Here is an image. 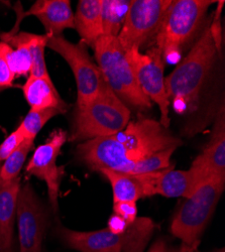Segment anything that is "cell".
I'll use <instances>...</instances> for the list:
<instances>
[{"instance_id": "20", "label": "cell", "mask_w": 225, "mask_h": 252, "mask_svg": "<svg viewBox=\"0 0 225 252\" xmlns=\"http://www.w3.org/2000/svg\"><path fill=\"white\" fill-rule=\"evenodd\" d=\"M131 2L132 0H101L102 30L104 36L117 37Z\"/></svg>"}, {"instance_id": "7", "label": "cell", "mask_w": 225, "mask_h": 252, "mask_svg": "<svg viewBox=\"0 0 225 252\" xmlns=\"http://www.w3.org/2000/svg\"><path fill=\"white\" fill-rule=\"evenodd\" d=\"M224 188L225 177H211L202 182L179 208L173 218L170 231L184 245L197 247Z\"/></svg>"}, {"instance_id": "13", "label": "cell", "mask_w": 225, "mask_h": 252, "mask_svg": "<svg viewBox=\"0 0 225 252\" xmlns=\"http://www.w3.org/2000/svg\"><path fill=\"white\" fill-rule=\"evenodd\" d=\"M146 197L161 195L167 198H188L196 188L204 182L192 169L176 171L174 165L169 169L149 174H140Z\"/></svg>"}, {"instance_id": "27", "label": "cell", "mask_w": 225, "mask_h": 252, "mask_svg": "<svg viewBox=\"0 0 225 252\" xmlns=\"http://www.w3.org/2000/svg\"><path fill=\"white\" fill-rule=\"evenodd\" d=\"M191 247L182 244L180 247L170 245L165 239H158L148 250V252H187Z\"/></svg>"}, {"instance_id": "15", "label": "cell", "mask_w": 225, "mask_h": 252, "mask_svg": "<svg viewBox=\"0 0 225 252\" xmlns=\"http://www.w3.org/2000/svg\"><path fill=\"white\" fill-rule=\"evenodd\" d=\"M25 15L36 16L50 36L62 35L68 29L75 30L74 13L69 0H39Z\"/></svg>"}, {"instance_id": "10", "label": "cell", "mask_w": 225, "mask_h": 252, "mask_svg": "<svg viewBox=\"0 0 225 252\" xmlns=\"http://www.w3.org/2000/svg\"><path fill=\"white\" fill-rule=\"evenodd\" d=\"M128 61L134 72L138 85L144 94L155 102L161 111L160 123L169 128L170 100L165 86V62L161 51L154 47L146 54L136 49L126 52Z\"/></svg>"}, {"instance_id": "4", "label": "cell", "mask_w": 225, "mask_h": 252, "mask_svg": "<svg viewBox=\"0 0 225 252\" xmlns=\"http://www.w3.org/2000/svg\"><path fill=\"white\" fill-rule=\"evenodd\" d=\"M212 0H172L155 37L163 62L177 63L203 25Z\"/></svg>"}, {"instance_id": "9", "label": "cell", "mask_w": 225, "mask_h": 252, "mask_svg": "<svg viewBox=\"0 0 225 252\" xmlns=\"http://www.w3.org/2000/svg\"><path fill=\"white\" fill-rule=\"evenodd\" d=\"M172 0H132L117 40L125 52L140 51L155 37Z\"/></svg>"}, {"instance_id": "5", "label": "cell", "mask_w": 225, "mask_h": 252, "mask_svg": "<svg viewBox=\"0 0 225 252\" xmlns=\"http://www.w3.org/2000/svg\"><path fill=\"white\" fill-rule=\"evenodd\" d=\"M93 50L102 77L114 94L125 104L139 111L150 110L152 101L141 91L117 37L101 36Z\"/></svg>"}, {"instance_id": "26", "label": "cell", "mask_w": 225, "mask_h": 252, "mask_svg": "<svg viewBox=\"0 0 225 252\" xmlns=\"http://www.w3.org/2000/svg\"><path fill=\"white\" fill-rule=\"evenodd\" d=\"M15 76L9 69L7 63L0 56V90L12 86Z\"/></svg>"}, {"instance_id": "6", "label": "cell", "mask_w": 225, "mask_h": 252, "mask_svg": "<svg viewBox=\"0 0 225 252\" xmlns=\"http://www.w3.org/2000/svg\"><path fill=\"white\" fill-rule=\"evenodd\" d=\"M155 227L152 219L137 217L122 234L107 228L81 232L59 227L57 232L68 247L80 252H144Z\"/></svg>"}, {"instance_id": "16", "label": "cell", "mask_w": 225, "mask_h": 252, "mask_svg": "<svg viewBox=\"0 0 225 252\" xmlns=\"http://www.w3.org/2000/svg\"><path fill=\"white\" fill-rule=\"evenodd\" d=\"M20 189L19 177L0 187V252L13 251L16 203Z\"/></svg>"}, {"instance_id": "11", "label": "cell", "mask_w": 225, "mask_h": 252, "mask_svg": "<svg viewBox=\"0 0 225 252\" xmlns=\"http://www.w3.org/2000/svg\"><path fill=\"white\" fill-rule=\"evenodd\" d=\"M19 252H43L48 213L31 184L20 187L16 203Z\"/></svg>"}, {"instance_id": "30", "label": "cell", "mask_w": 225, "mask_h": 252, "mask_svg": "<svg viewBox=\"0 0 225 252\" xmlns=\"http://www.w3.org/2000/svg\"><path fill=\"white\" fill-rule=\"evenodd\" d=\"M0 171H1V162H0ZM2 185V181H1V176H0V187Z\"/></svg>"}, {"instance_id": "29", "label": "cell", "mask_w": 225, "mask_h": 252, "mask_svg": "<svg viewBox=\"0 0 225 252\" xmlns=\"http://www.w3.org/2000/svg\"><path fill=\"white\" fill-rule=\"evenodd\" d=\"M187 252H199L198 250H197V247H191ZM218 252H224V250L223 249H221L220 251H218Z\"/></svg>"}, {"instance_id": "24", "label": "cell", "mask_w": 225, "mask_h": 252, "mask_svg": "<svg viewBox=\"0 0 225 252\" xmlns=\"http://www.w3.org/2000/svg\"><path fill=\"white\" fill-rule=\"evenodd\" d=\"M25 140V135L18 126V127L11 134H9L1 144H0V162L4 161L10 155H12L18 149V146Z\"/></svg>"}, {"instance_id": "3", "label": "cell", "mask_w": 225, "mask_h": 252, "mask_svg": "<svg viewBox=\"0 0 225 252\" xmlns=\"http://www.w3.org/2000/svg\"><path fill=\"white\" fill-rule=\"evenodd\" d=\"M130 115L128 105L114 94L104 81L98 95L91 102L75 108L70 140L84 142L113 135L127 127Z\"/></svg>"}, {"instance_id": "21", "label": "cell", "mask_w": 225, "mask_h": 252, "mask_svg": "<svg viewBox=\"0 0 225 252\" xmlns=\"http://www.w3.org/2000/svg\"><path fill=\"white\" fill-rule=\"evenodd\" d=\"M48 38V34H28V46L32 60L31 77L51 78L45 61V49L47 48Z\"/></svg>"}, {"instance_id": "23", "label": "cell", "mask_w": 225, "mask_h": 252, "mask_svg": "<svg viewBox=\"0 0 225 252\" xmlns=\"http://www.w3.org/2000/svg\"><path fill=\"white\" fill-rule=\"evenodd\" d=\"M32 148L33 141L26 139L18 146V149L4 160V162L1 164V171H0L2 183H9L18 178V175L22 171L27 158Z\"/></svg>"}, {"instance_id": "28", "label": "cell", "mask_w": 225, "mask_h": 252, "mask_svg": "<svg viewBox=\"0 0 225 252\" xmlns=\"http://www.w3.org/2000/svg\"><path fill=\"white\" fill-rule=\"evenodd\" d=\"M129 226V223H128L124 218H121L116 214H113L108 220L107 229H109L112 233L122 234L128 230Z\"/></svg>"}, {"instance_id": "14", "label": "cell", "mask_w": 225, "mask_h": 252, "mask_svg": "<svg viewBox=\"0 0 225 252\" xmlns=\"http://www.w3.org/2000/svg\"><path fill=\"white\" fill-rule=\"evenodd\" d=\"M190 169L203 181L211 177H225V121L224 111L217 116L209 143L193 161Z\"/></svg>"}, {"instance_id": "17", "label": "cell", "mask_w": 225, "mask_h": 252, "mask_svg": "<svg viewBox=\"0 0 225 252\" xmlns=\"http://www.w3.org/2000/svg\"><path fill=\"white\" fill-rule=\"evenodd\" d=\"M74 27L81 41L93 49L96 41L103 36L101 0H80L74 14Z\"/></svg>"}, {"instance_id": "12", "label": "cell", "mask_w": 225, "mask_h": 252, "mask_svg": "<svg viewBox=\"0 0 225 252\" xmlns=\"http://www.w3.org/2000/svg\"><path fill=\"white\" fill-rule=\"evenodd\" d=\"M68 140V133L63 129L55 130L48 140L35 149L27 165V173L44 181L48 187L49 200L54 212L59 210V194L62 173L57 165L61 149Z\"/></svg>"}, {"instance_id": "2", "label": "cell", "mask_w": 225, "mask_h": 252, "mask_svg": "<svg viewBox=\"0 0 225 252\" xmlns=\"http://www.w3.org/2000/svg\"><path fill=\"white\" fill-rule=\"evenodd\" d=\"M216 20L209 22L195 45L175 70L165 77L166 91L177 113L193 112L219 48Z\"/></svg>"}, {"instance_id": "1", "label": "cell", "mask_w": 225, "mask_h": 252, "mask_svg": "<svg viewBox=\"0 0 225 252\" xmlns=\"http://www.w3.org/2000/svg\"><path fill=\"white\" fill-rule=\"evenodd\" d=\"M182 140L168 128L142 115L113 135L78 144L77 158L90 170L107 169L129 175L149 174L171 167V158Z\"/></svg>"}, {"instance_id": "22", "label": "cell", "mask_w": 225, "mask_h": 252, "mask_svg": "<svg viewBox=\"0 0 225 252\" xmlns=\"http://www.w3.org/2000/svg\"><path fill=\"white\" fill-rule=\"evenodd\" d=\"M63 112L55 108L45 109H31L27 114L19 127L22 129L27 140H34L37 133L53 117L62 114Z\"/></svg>"}, {"instance_id": "18", "label": "cell", "mask_w": 225, "mask_h": 252, "mask_svg": "<svg viewBox=\"0 0 225 252\" xmlns=\"http://www.w3.org/2000/svg\"><path fill=\"white\" fill-rule=\"evenodd\" d=\"M24 96L32 109L55 108L65 113L68 105L61 98L51 78L29 77L23 87Z\"/></svg>"}, {"instance_id": "8", "label": "cell", "mask_w": 225, "mask_h": 252, "mask_svg": "<svg viewBox=\"0 0 225 252\" xmlns=\"http://www.w3.org/2000/svg\"><path fill=\"white\" fill-rule=\"evenodd\" d=\"M47 48L62 57L74 74L77 84L76 107L84 106L91 102L98 95L104 79L98 66L92 61L88 47L83 41L73 44L63 35H49Z\"/></svg>"}, {"instance_id": "19", "label": "cell", "mask_w": 225, "mask_h": 252, "mask_svg": "<svg viewBox=\"0 0 225 252\" xmlns=\"http://www.w3.org/2000/svg\"><path fill=\"white\" fill-rule=\"evenodd\" d=\"M99 173L103 175L111 184L113 192V203L136 202L146 198L144 185L139 175H129L103 169Z\"/></svg>"}, {"instance_id": "25", "label": "cell", "mask_w": 225, "mask_h": 252, "mask_svg": "<svg viewBox=\"0 0 225 252\" xmlns=\"http://www.w3.org/2000/svg\"><path fill=\"white\" fill-rule=\"evenodd\" d=\"M114 214L124 218L128 223H132L137 218L136 202H117L113 203Z\"/></svg>"}]
</instances>
